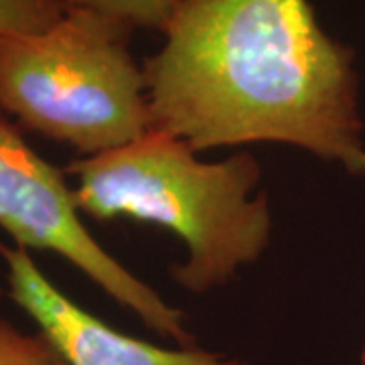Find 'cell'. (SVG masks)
I'll return each instance as SVG.
<instances>
[{"label":"cell","mask_w":365,"mask_h":365,"mask_svg":"<svg viewBox=\"0 0 365 365\" xmlns=\"http://www.w3.org/2000/svg\"><path fill=\"white\" fill-rule=\"evenodd\" d=\"M9 297L0 288V300ZM0 365H67L43 333H23L0 313Z\"/></svg>","instance_id":"7"},{"label":"cell","mask_w":365,"mask_h":365,"mask_svg":"<svg viewBox=\"0 0 365 365\" xmlns=\"http://www.w3.org/2000/svg\"><path fill=\"white\" fill-rule=\"evenodd\" d=\"M134 29L71 9L41 33L0 39V110L55 143L96 157L153 128Z\"/></svg>","instance_id":"3"},{"label":"cell","mask_w":365,"mask_h":365,"mask_svg":"<svg viewBox=\"0 0 365 365\" xmlns=\"http://www.w3.org/2000/svg\"><path fill=\"white\" fill-rule=\"evenodd\" d=\"M63 0H0V39L41 33L61 19Z\"/></svg>","instance_id":"8"},{"label":"cell","mask_w":365,"mask_h":365,"mask_svg":"<svg viewBox=\"0 0 365 365\" xmlns=\"http://www.w3.org/2000/svg\"><path fill=\"white\" fill-rule=\"evenodd\" d=\"M71 9H88L116 19L134 31L165 33L181 0H63Z\"/></svg>","instance_id":"6"},{"label":"cell","mask_w":365,"mask_h":365,"mask_svg":"<svg viewBox=\"0 0 365 365\" xmlns=\"http://www.w3.org/2000/svg\"><path fill=\"white\" fill-rule=\"evenodd\" d=\"M63 170L76 179L81 213L177 235L187 258L169 274L193 297L230 284L270 248V199L258 193L264 170L250 150L201 160L185 140L150 128L120 148L76 158Z\"/></svg>","instance_id":"2"},{"label":"cell","mask_w":365,"mask_h":365,"mask_svg":"<svg viewBox=\"0 0 365 365\" xmlns=\"http://www.w3.org/2000/svg\"><path fill=\"white\" fill-rule=\"evenodd\" d=\"M9 299L51 341L67 365H248L199 347H160L130 337L79 307L33 260L31 252L0 242Z\"/></svg>","instance_id":"5"},{"label":"cell","mask_w":365,"mask_h":365,"mask_svg":"<svg viewBox=\"0 0 365 365\" xmlns=\"http://www.w3.org/2000/svg\"><path fill=\"white\" fill-rule=\"evenodd\" d=\"M81 215L66 170L45 160L23 132L0 116V230L13 246L63 258L158 337L193 347L187 314L114 258Z\"/></svg>","instance_id":"4"},{"label":"cell","mask_w":365,"mask_h":365,"mask_svg":"<svg viewBox=\"0 0 365 365\" xmlns=\"http://www.w3.org/2000/svg\"><path fill=\"white\" fill-rule=\"evenodd\" d=\"M144 61L153 128L211 148L278 143L365 179L351 47L309 0H181Z\"/></svg>","instance_id":"1"},{"label":"cell","mask_w":365,"mask_h":365,"mask_svg":"<svg viewBox=\"0 0 365 365\" xmlns=\"http://www.w3.org/2000/svg\"><path fill=\"white\" fill-rule=\"evenodd\" d=\"M359 365H365V337L361 343V351H359Z\"/></svg>","instance_id":"9"}]
</instances>
